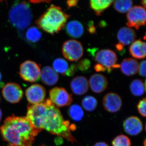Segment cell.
I'll return each mask as SVG.
<instances>
[{"label": "cell", "instance_id": "1", "mask_svg": "<svg viewBox=\"0 0 146 146\" xmlns=\"http://www.w3.org/2000/svg\"><path fill=\"white\" fill-rule=\"evenodd\" d=\"M27 118L39 132L45 129L72 143L77 142L71 133L70 121L64 119L60 110L50 100L29 106Z\"/></svg>", "mask_w": 146, "mask_h": 146}, {"label": "cell", "instance_id": "2", "mask_svg": "<svg viewBox=\"0 0 146 146\" xmlns=\"http://www.w3.org/2000/svg\"><path fill=\"white\" fill-rule=\"evenodd\" d=\"M0 131L9 146H31L39 132L27 118L13 115L5 119Z\"/></svg>", "mask_w": 146, "mask_h": 146}, {"label": "cell", "instance_id": "3", "mask_svg": "<svg viewBox=\"0 0 146 146\" xmlns=\"http://www.w3.org/2000/svg\"><path fill=\"white\" fill-rule=\"evenodd\" d=\"M70 16L60 7L51 5L37 20L36 24L45 31L54 35L58 33L64 27Z\"/></svg>", "mask_w": 146, "mask_h": 146}, {"label": "cell", "instance_id": "4", "mask_svg": "<svg viewBox=\"0 0 146 146\" xmlns=\"http://www.w3.org/2000/svg\"><path fill=\"white\" fill-rule=\"evenodd\" d=\"M9 18L11 23L18 29H26L31 24L32 19L29 4L25 1L14 4L9 11Z\"/></svg>", "mask_w": 146, "mask_h": 146}, {"label": "cell", "instance_id": "5", "mask_svg": "<svg viewBox=\"0 0 146 146\" xmlns=\"http://www.w3.org/2000/svg\"><path fill=\"white\" fill-rule=\"evenodd\" d=\"M95 60L106 68L110 73L114 68H120L117 64V57L114 51L110 49H102L97 52L95 55Z\"/></svg>", "mask_w": 146, "mask_h": 146}, {"label": "cell", "instance_id": "6", "mask_svg": "<svg viewBox=\"0 0 146 146\" xmlns=\"http://www.w3.org/2000/svg\"><path fill=\"white\" fill-rule=\"evenodd\" d=\"M63 56L69 61H78L83 55V47L79 41L74 39L68 40L62 46Z\"/></svg>", "mask_w": 146, "mask_h": 146}, {"label": "cell", "instance_id": "7", "mask_svg": "<svg viewBox=\"0 0 146 146\" xmlns=\"http://www.w3.org/2000/svg\"><path fill=\"white\" fill-rule=\"evenodd\" d=\"M127 23L128 27H133L138 30L146 23L145 9L141 6H134L127 12Z\"/></svg>", "mask_w": 146, "mask_h": 146}, {"label": "cell", "instance_id": "8", "mask_svg": "<svg viewBox=\"0 0 146 146\" xmlns=\"http://www.w3.org/2000/svg\"><path fill=\"white\" fill-rule=\"evenodd\" d=\"M40 67L34 61L27 60L21 64L20 75L24 80L29 82H35L40 78Z\"/></svg>", "mask_w": 146, "mask_h": 146}, {"label": "cell", "instance_id": "9", "mask_svg": "<svg viewBox=\"0 0 146 146\" xmlns=\"http://www.w3.org/2000/svg\"><path fill=\"white\" fill-rule=\"evenodd\" d=\"M49 96L50 100L56 107L68 106L73 102L72 95L61 87L53 88L50 90Z\"/></svg>", "mask_w": 146, "mask_h": 146}, {"label": "cell", "instance_id": "10", "mask_svg": "<svg viewBox=\"0 0 146 146\" xmlns=\"http://www.w3.org/2000/svg\"><path fill=\"white\" fill-rule=\"evenodd\" d=\"M2 94L6 100L11 103L15 104L22 99L23 92L18 84L9 82L3 87Z\"/></svg>", "mask_w": 146, "mask_h": 146}, {"label": "cell", "instance_id": "11", "mask_svg": "<svg viewBox=\"0 0 146 146\" xmlns=\"http://www.w3.org/2000/svg\"><path fill=\"white\" fill-rule=\"evenodd\" d=\"M25 93L27 100L31 105L43 102L46 96L45 88L39 84L31 85L26 90Z\"/></svg>", "mask_w": 146, "mask_h": 146}, {"label": "cell", "instance_id": "12", "mask_svg": "<svg viewBox=\"0 0 146 146\" xmlns=\"http://www.w3.org/2000/svg\"><path fill=\"white\" fill-rule=\"evenodd\" d=\"M102 104L104 109L108 112L115 113L121 109L122 106V100L116 93H108L104 97Z\"/></svg>", "mask_w": 146, "mask_h": 146}, {"label": "cell", "instance_id": "13", "mask_svg": "<svg viewBox=\"0 0 146 146\" xmlns=\"http://www.w3.org/2000/svg\"><path fill=\"white\" fill-rule=\"evenodd\" d=\"M123 126L126 133L131 136L138 135L143 129L141 120L136 116H131L126 119L124 121Z\"/></svg>", "mask_w": 146, "mask_h": 146}, {"label": "cell", "instance_id": "14", "mask_svg": "<svg viewBox=\"0 0 146 146\" xmlns=\"http://www.w3.org/2000/svg\"><path fill=\"white\" fill-rule=\"evenodd\" d=\"M89 84L93 92L96 94H100L107 89L108 80L106 77L102 74H95L91 76Z\"/></svg>", "mask_w": 146, "mask_h": 146}, {"label": "cell", "instance_id": "15", "mask_svg": "<svg viewBox=\"0 0 146 146\" xmlns=\"http://www.w3.org/2000/svg\"><path fill=\"white\" fill-rule=\"evenodd\" d=\"M70 87L74 94L78 96H82L88 91L89 82L86 78L83 76H76L71 81Z\"/></svg>", "mask_w": 146, "mask_h": 146}, {"label": "cell", "instance_id": "16", "mask_svg": "<svg viewBox=\"0 0 146 146\" xmlns=\"http://www.w3.org/2000/svg\"><path fill=\"white\" fill-rule=\"evenodd\" d=\"M136 36V32L133 29L126 27L121 28L117 34L119 44L124 46L131 44L135 41Z\"/></svg>", "mask_w": 146, "mask_h": 146}, {"label": "cell", "instance_id": "17", "mask_svg": "<svg viewBox=\"0 0 146 146\" xmlns=\"http://www.w3.org/2000/svg\"><path fill=\"white\" fill-rule=\"evenodd\" d=\"M40 78L45 84L48 86H53L58 81L59 76L52 68L46 66L41 70Z\"/></svg>", "mask_w": 146, "mask_h": 146}, {"label": "cell", "instance_id": "18", "mask_svg": "<svg viewBox=\"0 0 146 146\" xmlns=\"http://www.w3.org/2000/svg\"><path fill=\"white\" fill-rule=\"evenodd\" d=\"M120 65L121 71L125 76H133L138 72L139 63L134 58H125L123 60Z\"/></svg>", "mask_w": 146, "mask_h": 146}, {"label": "cell", "instance_id": "19", "mask_svg": "<svg viewBox=\"0 0 146 146\" xmlns=\"http://www.w3.org/2000/svg\"><path fill=\"white\" fill-rule=\"evenodd\" d=\"M130 54L137 59L145 58L146 55V44L145 42L141 39H138L133 42L129 48Z\"/></svg>", "mask_w": 146, "mask_h": 146}, {"label": "cell", "instance_id": "20", "mask_svg": "<svg viewBox=\"0 0 146 146\" xmlns=\"http://www.w3.org/2000/svg\"><path fill=\"white\" fill-rule=\"evenodd\" d=\"M66 31L69 36L74 38L81 37L84 33V27L80 22L76 20L70 21L66 26Z\"/></svg>", "mask_w": 146, "mask_h": 146}, {"label": "cell", "instance_id": "21", "mask_svg": "<svg viewBox=\"0 0 146 146\" xmlns=\"http://www.w3.org/2000/svg\"><path fill=\"white\" fill-rule=\"evenodd\" d=\"M114 1L111 0H91L90 1V7L97 16H100Z\"/></svg>", "mask_w": 146, "mask_h": 146}, {"label": "cell", "instance_id": "22", "mask_svg": "<svg viewBox=\"0 0 146 146\" xmlns=\"http://www.w3.org/2000/svg\"><path fill=\"white\" fill-rule=\"evenodd\" d=\"M143 82L141 80H134L131 82L130 85V90L131 94L135 96L140 97L145 94V86Z\"/></svg>", "mask_w": 146, "mask_h": 146}, {"label": "cell", "instance_id": "23", "mask_svg": "<svg viewBox=\"0 0 146 146\" xmlns=\"http://www.w3.org/2000/svg\"><path fill=\"white\" fill-rule=\"evenodd\" d=\"M68 115L74 121H79L83 118V109L78 104H73L70 106L68 109Z\"/></svg>", "mask_w": 146, "mask_h": 146}, {"label": "cell", "instance_id": "24", "mask_svg": "<svg viewBox=\"0 0 146 146\" xmlns=\"http://www.w3.org/2000/svg\"><path fill=\"white\" fill-rule=\"evenodd\" d=\"M115 10L120 13L127 12L132 7L133 1L131 0H118L114 1Z\"/></svg>", "mask_w": 146, "mask_h": 146}, {"label": "cell", "instance_id": "25", "mask_svg": "<svg viewBox=\"0 0 146 146\" xmlns=\"http://www.w3.org/2000/svg\"><path fill=\"white\" fill-rule=\"evenodd\" d=\"M27 39L32 43L39 42L42 37V34L36 27L33 26L28 29L26 33Z\"/></svg>", "mask_w": 146, "mask_h": 146}, {"label": "cell", "instance_id": "26", "mask_svg": "<svg viewBox=\"0 0 146 146\" xmlns=\"http://www.w3.org/2000/svg\"><path fill=\"white\" fill-rule=\"evenodd\" d=\"M53 69L57 73L65 75L69 68V65L65 59L57 58L55 59L52 64Z\"/></svg>", "mask_w": 146, "mask_h": 146}, {"label": "cell", "instance_id": "27", "mask_svg": "<svg viewBox=\"0 0 146 146\" xmlns=\"http://www.w3.org/2000/svg\"><path fill=\"white\" fill-rule=\"evenodd\" d=\"M82 105L86 111L92 112L96 108L98 101L95 97L87 96L84 97L82 101Z\"/></svg>", "mask_w": 146, "mask_h": 146}, {"label": "cell", "instance_id": "28", "mask_svg": "<svg viewBox=\"0 0 146 146\" xmlns=\"http://www.w3.org/2000/svg\"><path fill=\"white\" fill-rule=\"evenodd\" d=\"M112 146H131L130 139L125 135H118L112 141Z\"/></svg>", "mask_w": 146, "mask_h": 146}, {"label": "cell", "instance_id": "29", "mask_svg": "<svg viewBox=\"0 0 146 146\" xmlns=\"http://www.w3.org/2000/svg\"><path fill=\"white\" fill-rule=\"evenodd\" d=\"M91 61L87 58L82 59L79 62L77 67L80 70L85 72L88 70L91 67Z\"/></svg>", "mask_w": 146, "mask_h": 146}, {"label": "cell", "instance_id": "30", "mask_svg": "<svg viewBox=\"0 0 146 146\" xmlns=\"http://www.w3.org/2000/svg\"><path fill=\"white\" fill-rule=\"evenodd\" d=\"M137 109L139 114L144 117H145L146 116V99L144 98L139 101L137 106Z\"/></svg>", "mask_w": 146, "mask_h": 146}, {"label": "cell", "instance_id": "31", "mask_svg": "<svg viewBox=\"0 0 146 146\" xmlns=\"http://www.w3.org/2000/svg\"><path fill=\"white\" fill-rule=\"evenodd\" d=\"M146 60H144L142 61L139 65V74L141 76L145 77L146 76Z\"/></svg>", "mask_w": 146, "mask_h": 146}, {"label": "cell", "instance_id": "32", "mask_svg": "<svg viewBox=\"0 0 146 146\" xmlns=\"http://www.w3.org/2000/svg\"><path fill=\"white\" fill-rule=\"evenodd\" d=\"M77 69V65L76 64H72L68 68V71L66 72L65 75L69 76H74L75 74Z\"/></svg>", "mask_w": 146, "mask_h": 146}, {"label": "cell", "instance_id": "33", "mask_svg": "<svg viewBox=\"0 0 146 146\" xmlns=\"http://www.w3.org/2000/svg\"><path fill=\"white\" fill-rule=\"evenodd\" d=\"M88 30L89 32L91 34H94L96 33V28L94 26V23L92 21H91L88 24Z\"/></svg>", "mask_w": 146, "mask_h": 146}, {"label": "cell", "instance_id": "34", "mask_svg": "<svg viewBox=\"0 0 146 146\" xmlns=\"http://www.w3.org/2000/svg\"><path fill=\"white\" fill-rule=\"evenodd\" d=\"M94 69H95V70L98 72H104L106 71L105 68L99 63L95 65V66H94Z\"/></svg>", "mask_w": 146, "mask_h": 146}, {"label": "cell", "instance_id": "35", "mask_svg": "<svg viewBox=\"0 0 146 146\" xmlns=\"http://www.w3.org/2000/svg\"><path fill=\"white\" fill-rule=\"evenodd\" d=\"M78 3V1L77 0H70L67 1V5L69 8L73 7L76 6Z\"/></svg>", "mask_w": 146, "mask_h": 146}, {"label": "cell", "instance_id": "36", "mask_svg": "<svg viewBox=\"0 0 146 146\" xmlns=\"http://www.w3.org/2000/svg\"><path fill=\"white\" fill-rule=\"evenodd\" d=\"M94 146H109V145L104 142H100L96 143Z\"/></svg>", "mask_w": 146, "mask_h": 146}, {"label": "cell", "instance_id": "37", "mask_svg": "<svg viewBox=\"0 0 146 146\" xmlns=\"http://www.w3.org/2000/svg\"><path fill=\"white\" fill-rule=\"evenodd\" d=\"M63 141L62 140V138H60V137H58L56 139V143L58 145H60L63 143Z\"/></svg>", "mask_w": 146, "mask_h": 146}, {"label": "cell", "instance_id": "38", "mask_svg": "<svg viewBox=\"0 0 146 146\" xmlns=\"http://www.w3.org/2000/svg\"><path fill=\"white\" fill-rule=\"evenodd\" d=\"M116 48H117V49L119 51H121L123 50V49L124 46L121 45V44H119V43L117 44L116 45Z\"/></svg>", "mask_w": 146, "mask_h": 146}, {"label": "cell", "instance_id": "39", "mask_svg": "<svg viewBox=\"0 0 146 146\" xmlns=\"http://www.w3.org/2000/svg\"><path fill=\"white\" fill-rule=\"evenodd\" d=\"M70 129L72 131H74L76 129V126L74 124H72L70 125Z\"/></svg>", "mask_w": 146, "mask_h": 146}, {"label": "cell", "instance_id": "40", "mask_svg": "<svg viewBox=\"0 0 146 146\" xmlns=\"http://www.w3.org/2000/svg\"><path fill=\"white\" fill-rule=\"evenodd\" d=\"M141 3H142V5H143V7L144 8H146V0H143L141 1Z\"/></svg>", "mask_w": 146, "mask_h": 146}, {"label": "cell", "instance_id": "41", "mask_svg": "<svg viewBox=\"0 0 146 146\" xmlns=\"http://www.w3.org/2000/svg\"><path fill=\"white\" fill-rule=\"evenodd\" d=\"M2 117V113L1 110L0 109V121H1V120Z\"/></svg>", "mask_w": 146, "mask_h": 146}, {"label": "cell", "instance_id": "42", "mask_svg": "<svg viewBox=\"0 0 146 146\" xmlns=\"http://www.w3.org/2000/svg\"><path fill=\"white\" fill-rule=\"evenodd\" d=\"M146 139H145V140H144V141L143 142L144 146H146Z\"/></svg>", "mask_w": 146, "mask_h": 146}, {"label": "cell", "instance_id": "43", "mask_svg": "<svg viewBox=\"0 0 146 146\" xmlns=\"http://www.w3.org/2000/svg\"><path fill=\"white\" fill-rule=\"evenodd\" d=\"M1 79H2L1 74V72H0V82H1Z\"/></svg>", "mask_w": 146, "mask_h": 146}, {"label": "cell", "instance_id": "44", "mask_svg": "<svg viewBox=\"0 0 146 146\" xmlns=\"http://www.w3.org/2000/svg\"><path fill=\"white\" fill-rule=\"evenodd\" d=\"M0 102H1V98H0Z\"/></svg>", "mask_w": 146, "mask_h": 146}]
</instances>
